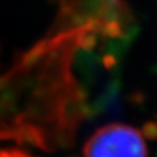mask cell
<instances>
[{
    "label": "cell",
    "mask_w": 157,
    "mask_h": 157,
    "mask_svg": "<svg viewBox=\"0 0 157 157\" xmlns=\"http://www.w3.org/2000/svg\"><path fill=\"white\" fill-rule=\"evenodd\" d=\"M0 157H33L24 151H19V150H0Z\"/></svg>",
    "instance_id": "7a4b0ae2"
},
{
    "label": "cell",
    "mask_w": 157,
    "mask_h": 157,
    "mask_svg": "<svg viewBox=\"0 0 157 157\" xmlns=\"http://www.w3.org/2000/svg\"><path fill=\"white\" fill-rule=\"evenodd\" d=\"M84 157H147V148L136 129L124 124H110L90 136Z\"/></svg>",
    "instance_id": "6da1fadb"
}]
</instances>
